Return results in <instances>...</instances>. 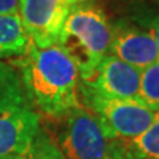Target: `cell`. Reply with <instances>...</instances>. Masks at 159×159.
<instances>
[{"label":"cell","instance_id":"6da1fadb","mask_svg":"<svg viewBox=\"0 0 159 159\" xmlns=\"http://www.w3.org/2000/svg\"><path fill=\"white\" fill-rule=\"evenodd\" d=\"M12 65L39 113L62 118L80 103V72L60 44L39 48L31 45Z\"/></svg>","mask_w":159,"mask_h":159},{"label":"cell","instance_id":"7a4b0ae2","mask_svg":"<svg viewBox=\"0 0 159 159\" xmlns=\"http://www.w3.org/2000/svg\"><path fill=\"white\" fill-rule=\"evenodd\" d=\"M40 130V113L20 73L0 61V157L29 154Z\"/></svg>","mask_w":159,"mask_h":159},{"label":"cell","instance_id":"3957f363","mask_svg":"<svg viewBox=\"0 0 159 159\" xmlns=\"http://www.w3.org/2000/svg\"><path fill=\"white\" fill-rule=\"evenodd\" d=\"M110 40L111 24L103 9L93 3H77L69 9L58 44L77 65L84 81L109 53Z\"/></svg>","mask_w":159,"mask_h":159},{"label":"cell","instance_id":"277c9868","mask_svg":"<svg viewBox=\"0 0 159 159\" xmlns=\"http://www.w3.org/2000/svg\"><path fill=\"white\" fill-rule=\"evenodd\" d=\"M60 119L57 146L66 159H118L126 150L125 143L109 135L81 102Z\"/></svg>","mask_w":159,"mask_h":159},{"label":"cell","instance_id":"5b68a950","mask_svg":"<svg viewBox=\"0 0 159 159\" xmlns=\"http://www.w3.org/2000/svg\"><path fill=\"white\" fill-rule=\"evenodd\" d=\"M80 96L82 105L96 114L109 135L125 145L141 135L157 116L139 101L102 96L81 81Z\"/></svg>","mask_w":159,"mask_h":159},{"label":"cell","instance_id":"8992f818","mask_svg":"<svg viewBox=\"0 0 159 159\" xmlns=\"http://www.w3.org/2000/svg\"><path fill=\"white\" fill-rule=\"evenodd\" d=\"M70 7L68 0H19V17L33 45L58 44Z\"/></svg>","mask_w":159,"mask_h":159},{"label":"cell","instance_id":"52a82bcc","mask_svg":"<svg viewBox=\"0 0 159 159\" xmlns=\"http://www.w3.org/2000/svg\"><path fill=\"white\" fill-rule=\"evenodd\" d=\"M109 53L138 70L159 61V51L152 36L133 20L126 19H119L111 24Z\"/></svg>","mask_w":159,"mask_h":159},{"label":"cell","instance_id":"ba28073f","mask_svg":"<svg viewBox=\"0 0 159 159\" xmlns=\"http://www.w3.org/2000/svg\"><path fill=\"white\" fill-rule=\"evenodd\" d=\"M141 70L107 53L89 78L81 81L102 96L138 101Z\"/></svg>","mask_w":159,"mask_h":159},{"label":"cell","instance_id":"9c48e42d","mask_svg":"<svg viewBox=\"0 0 159 159\" xmlns=\"http://www.w3.org/2000/svg\"><path fill=\"white\" fill-rule=\"evenodd\" d=\"M31 45L19 15H0V61L20 57Z\"/></svg>","mask_w":159,"mask_h":159},{"label":"cell","instance_id":"30bf717a","mask_svg":"<svg viewBox=\"0 0 159 159\" xmlns=\"http://www.w3.org/2000/svg\"><path fill=\"white\" fill-rule=\"evenodd\" d=\"M126 147L135 159H159V113L141 135L126 143Z\"/></svg>","mask_w":159,"mask_h":159},{"label":"cell","instance_id":"8fae6325","mask_svg":"<svg viewBox=\"0 0 159 159\" xmlns=\"http://www.w3.org/2000/svg\"><path fill=\"white\" fill-rule=\"evenodd\" d=\"M138 101L154 113H159V61L141 70Z\"/></svg>","mask_w":159,"mask_h":159},{"label":"cell","instance_id":"7c38bea8","mask_svg":"<svg viewBox=\"0 0 159 159\" xmlns=\"http://www.w3.org/2000/svg\"><path fill=\"white\" fill-rule=\"evenodd\" d=\"M32 159H66L56 142L47 133L40 130L31 150Z\"/></svg>","mask_w":159,"mask_h":159},{"label":"cell","instance_id":"4fadbf2b","mask_svg":"<svg viewBox=\"0 0 159 159\" xmlns=\"http://www.w3.org/2000/svg\"><path fill=\"white\" fill-rule=\"evenodd\" d=\"M133 21L145 28L146 31L152 36L155 40L158 51H159V12L155 11H146L141 12L137 15L135 17H133Z\"/></svg>","mask_w":159,"mask_h":159},{"label":"cell","instance_id":"5bb4252c","mask_svg":"<svg viewBox=\"0 0 159 159\" xmlns=\"http://www.w3.org/2000/svg\"><path fill=\"white\" fill-rule=\"evenodd\" d=\"M0 15H19V0H0Z\"/></svg>","mask_w":159,"mask_h":159},{"label":"cell","instance_id":"9a60e30c","mask_svg":"<svg viewBox=\"0 0 159 159\" xmlns=\"http://www.w3.org/2000/svg\"><path fill=\"white\" fill-rule=\"evenodd\" d=\"M118 159H135V158H134V157L131 155V154H130V152H129V150H127V147H126V150H125V151H123V154H122V155H121V157H119Z\"/></svg>","mask_w":159,"mask_h":159},{"label":"cell","instance_id":"2e32d148","mask_svg":"<svg viewBox=\"0 0 159 159\" xmlns=\"http://www.w3.org/2000/svg\"><path fill=\"white\" fill-rule=\"evenodd\" d=\"M24 155H6V157H0V159H23Z\"/></svg>","mask_w":159,"mask_h":159},{"label":"cell","instance_id":"e0dca14e","mask_svg":"<svg viewBox=\"0 0 159 159\" xmlns=\"http://www.w3.org/2000/svg\"><path fill=\"white\" fill-rule=\"evenodd\" d=\"M69 4H72V6H74V4H77V3H82L84 0H68Z\"/></svg>","mask_w":159,"mask_h":159},{"label":"cell","instance_id":"ac0fdd59","mask_svg":"<svg viewBox=\"0 0 159 159\" xmlns=\"http://www.w3.org/2000/svg\"><path fill=\"white\" fill-rule=\"evenodd\" d=\"M23 159H32L31 152H29V154H27V155H24V158H23Z\"/></svg>","mask_w":159,"mask_h":159}]
</instances>
